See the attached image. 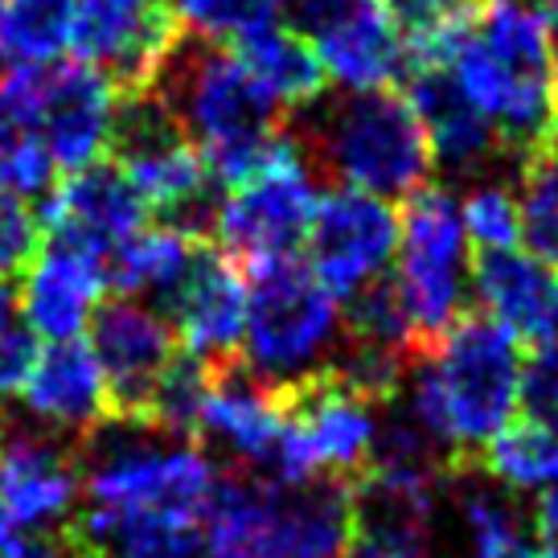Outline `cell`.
<instances>
[{
	"mask_svg": "<svg viewBox=\"0 0 558 558\" xmlns=\"http://www.w3.org/2000/svg\"><path fill=\"white\" fill-rule=\"evenodd\" d=\"M415 53L464 90L497 132L501 153L530 160L558 144L555 21L538 4L488 0V9Z\"/></svg>",
	"mask_w": 558,
	"mask_h": 558,
	"instance_id": "1",
	"label": "cell"
},
{
	"mask_svg": "<svg viewBox=\"0 0 558 558\" xmlns=\"http://www.w3.org/2000/svg\"><path fill=\"white\" fill-rule=\"evenodd\" d=\"M522 341L488 316H460L418 353L399 407L448 464H469L506 427L522 395Z\"/></svg>",
	"mask_w": 558,
	"mask_h": 558,
	"instance_id": "2",
	"label": "cell"
},
{
	"mask_svg": "<svg viewBox=\"0 0 558 558\" xmlns=\"http://www.w3.org/2000/svg\"><path fill=\"white\" fill-rule=\"evenodd\" d=\"M148 90L197 144L214 181L222 185L251 173L283 140V111L271 104V95L230 46L193 41L190 50H177Z\"/></svg>",
	"mask_w": 558,
	"mask_h": 558,
	"instance_id": "3",
	"label": "cell"
},
{
	"mask_svg": "<svg viewBox=\"0 0 558 558\" xmlns=\"http://www.w3.org/2000/svg\"><path fill=\"white\" fill-rule=\"evenodd\" d=\"M349 538V481L279 485L246 472H222L206 509L214 558H341Z\"/></svg>",
	"mask_w": 558,
	"mask_h": 558,
	"instance_id": "4",
	"label": "cell"
},
{
	"mask_svg": "<svg viewBox=\"0 0 558 558\" xmlns=\"http://www.w3.org/2000/svg\"><path fill=\"white\" fill-rule=\"evenodd\" d=\"M300 144L320 173L345 190H362L386 202H402L432 185L436 160L407 95L362 90L316 99L304 111Z\"/></svg>",
	"mask_w": 558,
	"mask_h": 558,
	"instance_id": "5",
	"label": "cell"
},
{
	"mask_svg": "<svg viewBox=\"0 0 558 558\" xmlns=\"http://www.w3.org/2000/svg\"><path fill=\"white\" fill-rule=\"evenodd\" d=\"M345 345V308L329 288L316 279L308 263L292 259L259 263L246 296V329L239 366L276 386L296 390L329 374Z\"/></svg>",
	"mask_w": 558,
	"mask_h": 558,
	"instance_id": "6",
	"label": "cell"
},
{
	"mask_svg": "<svg viewBox=\"0 0 558 558\" xmlns=\"http://www.w3.org/2000/svg\"><path fill=\"white\" fill-rule=\"evenodd\" d=\"M320 193L308 148L300 136H283L251 173L222 185L209 202L206 218L218 251L251 267L292 259L308 243Z\"/></svg>",
	"mask_w": 558,
	"mask_h": 558,
	"instance_id": "7",
	"label": "cell"
},
{
	"mask_svg": "<svg viewBox=\"0 0 558 558\" xmlns=\"http://www.w3.org/2000/svg\"><path fill=\"white\" fill-rule=\"evenodd\" d=\"M390 283L423 349L464 316V304L472 300V243L460 218V197L452 190L423 185L407 197Z\"/></svg>",
	"mask_w": 558,
	"mask_h": 558,
	"instance_id": "8",
	"label": "cell"
},
{
	"mask_svg": "<svg viewBox=\"0 0 558 558\" xmlns=\"http://www.w3.org/2000/svg\"><path fill=\"white\" fill-rule=\"evenodd\" d=\"M383 402L357 395L337 374H320L313 383L288 390V427L279 444V485L304 481H357L374 464Z\"/></svg>",
	"mask_w": 558,
	"mask_h": 558,
	"instance_id": "9",
	"label": "cell"
},
{
	"mask_svg": "<svg viewBox=\"0 0 558 558\" xmlns=\"http://www.w3.org/2000/svg\"><path fill=\"white\" fill-rule=\"evenodd\" d=\"M296 29L337 95L395 90L415 66V41L383 0H296Z\"/></svg>",
	"mask_w": 558,
	"mask_h": 558,
	"instance_id": "10",
	"label": "cell"
},
{
	"mask_svg": "<svg viewBox=\"0 0 558 558\" xmlns=\"http://www.w3.org/2000/svg\"><path fill=\"white\" fill-rule=\"evenodd\" d=\"M116 165L136 185L140 202L157 209L165 222L190 227L197 214H209L214 173L197 153V144L177 128L153 90H136L123 104Z\"/></svg>",
	"mask_w": 558,
	"mask_h": 558,
	"instance_id": "11",
	"label": "cell"
},
{
	"mask_svg": "<svg viewBox=\"0 0 558 558\" xmlns=\"http://www.w3.org/2000/svg\"><path fill=\"white\" fill-rule=\"evenodd\" d=\"M308 267L337 300H349L390 276L399 255V209L386 197L332 185L320 193L308 230Z\"/></svg>",
	"mask_w": 558,
	"mask_h": 558,
	"instance_id": "12",
	"label": "cell"
},
{
	"mask_svg": "<svg viewBox=\"0 0 558 558\" xmlns=\"http://www.w3.org/2000/svg\"><path fill=\"white\" fill-rule=\"evenodd\" d=\"M90 349L99 357L111 390V418L144 427L148 402L157 395L160 378L177 362V332L165 308L136 296L104 300L90 320Z\"/></svg>",
	"mask_w": 558,
	"mask_h": 558,
	"instance_id": "13",
	"label": "cell"
},
{
	"mask_svg": "<svg viewBox=\"0 0 558 558\" xmlns=\"http://www.w3.org/2000/svg\"><path fill=\"white\" fill-rule=\"evenodd\" d=\"M177 53L169 0H74L70 58L128 90H148Z\"/></svg>",
	"mask_w": 558,
	"mask_h": 558,
	"instance_id": "14",
	"label": "cell"
},
{
	"mask_svg": "<svg viewBox=\"0 0 558 558\" xmlns=\"http://www.w3.org/2000/svg\"><path fill=\"white\" fill-rule=\"evenodd\" d=\"M120 83L78 58L37 70V116L58 173L99 165L116 153L123 99Z\"/></svg>",
	"mask_w": 558,
	"mask_h": 558,
	"instance_id": "15",
	"label": "cell"
},
{
	"mask_svg": "<svg viewBox=\"0 0 558 558\" xmlns=\"http://www.w3.org/2000/svg\"><path fill=\"white\" fill-rule=\"evenodd\" d=\"M288 427V395L251 378L239 362L209 369V386L193 418V444L227 456L234 472L276 476L279 444Z\"/></svg>",
	"mask_w": 558,
	"mask_h": 558,
	"instance_id": "16",
	"label": "cell"
},
{
	"mask_svg": "<svg viewBox=\"0 0 558 558\" xmlns=\"http://www.w3.org/2000/svg\"><path fill=\"white\" fill-rule=\"evenodd\" d=\"M83 501V464L66 439L21 432L0 448V534H62Z\"/></svg>",
	"mask_w": 558,
	"mask_h": 558,
	"instance_id": "17",
	"label": "cell"
},
{
	"mask_svg": "<svg viewBox=\"0 0 558 558\" xmlns=\"http://www.w3.org/2000/svg\"><path fill=\"white\" fill-rule=\"evenodd\" d=\"M246 296H251V279L243 276L239 259H230L227 251L197 246L190 271L165 304L181 353L214 369L234 366L243 349Z\"/></svg>",
	"mask_w": 558,
	"mask_h": 558,
	"instance_id": "18",
	"label": "cell"
},
{
	"mask_svg": "<svg viewBox=\"0 0 558 558\" xmlns=\"http://www.w3.org/2000/svg\"><path fill=\"white\" fill-rule=\"evenodd\" d=\"M41 227L53 243L87 251L95 259H111L140 227H148V206L120 165L99 160L87 169L62 173L46 193Z\"/></svg>",
	"mask_w": 558,
	"mask_h": 558,
	"instance_id": "19",
	"label": "cell"
},
{
	"mask_svg": "<svg viewBox=\"0 0 558 558\" xmlns=\"http://www.w3.org/2000/svg\"><path fill=\"white\" fill-rule=\"evenodd\" d=\"M25 415L37 423V432L78 444L111 423V390L107 374L95 357L90 341H46L37 345L34 366L17 390Z\"/></svg>",
	"mask_w": 558,
	"mask_h": 558,
	"instance_id": "20",
	"label": "cell"
},
{
	"mask_svg": "<svg viewBox=\"0 0 558 558\" xmlns=\"http://www.w3.org/2000/svg\"><path fill=\"white\" fill-rule=\"evenodd\" d=\"M107 300V267L87 251L46 243L21 267L17 316L41 341H74L90 329Z\"/></svg>",
	"mask_w": 558,
	"mask_h": 558,
	"instance_id": "21",
	"label": "cell"
},
{
	"mask_svg": "<svg viewBox=\"0 0 558 558\" xmlns=\"http://www.w3.org/2000/svg\"><path fill=\"white\" fill-rule=\"evenodd\" d=\"M407 104L427 136L436 169L464 181L493 173V160L501 157V140L436 62H423L407 74Z\"/></svg>",
	"mask_w": 558,
	"mask_h": 558,
	"instance_id": "22",
	"label": "cell"
},
{
	"mask_svg": "<svg viewBox=\"0 0 558 558\" xmlns=\"http://www.w3.org/2000/svg\"><path fill=\"white\" fill-rule=\"evenodd\" d=\"M472 300L481 316L518 341H550L558 313V271L525 246L481 251L472 263Z\"/></svg>",
	"mask_w": 558,
	"mask_h": 558,
	"instance_id": "23",
	"label": "cell"
},
{
	"mask_svg": "<svg viewBox=\"0 0 558 558\" xmlns=\"http://www.w3.org/2000/svg\"><path fill=\"white\" fill-rule=\"evenodd\" d=\"M58 181L41 116H37V70L9 66L0 74V193L34 202Z\"/></svg>",
	"mask_w": 558,
	"mask_h": 558,
	"instance_id": "24",
	"label": "cell"
},
{
	"mask_svg": "<svg viewBox=\"0 0 558 558\" xmlns=\"http://www.w3.org/2000/svg\"><path fill=\"white\" fill-rule=\"evenodd\" d=\"M197 243H193L190 227L181 222H160V227H140L128 243L104 263L107 288H116L120 296H136L165 308L177 283L185 279Z\"/></svg>",
	"mask_w": 558,
	"mask_h": 558,
	"instance_id": "25",
	"label": "cell"
},
{
	"mask_svg": "<svg viewBox=\"0 0 558 558\" xmlns=\"http://www.w3.org/2000/svg\"><path fill=\"white\" fill-rule=\"evenodd\" d=\"M234 50L279 111H308L325 95V70L296 25L276 21L259 34L243 37Z\"/></svg>",
	"mask_w": 558,
	"mask_h": 558,
	"instance_id": "26",
	"label": "cell"
},
{
	"mask_svg": "<svg viewBox=\"0 0 558 558\" xmlns=\"http://www.w3.org/2000/svg\"><path fill=\"white\" fill-rule=\"evenodd\" d=\"M476 460L488 481L513 497H542L558 488V427L530 415L509 418Z\"/></svg>",
	"mask_w": 558,
	"mask_h": 558,
	"instance_id": "27",
	"label": "cell"
},
{
	"mask_svg": "<svg viewBox=\"0 0 558 558\" xmlns=\"http://www.w3.org/2000/svg\"><path fill=\"white\" fill-rule=\"evenodd\" d=\"M74 0H0V62L41 70L70 53Z\"/></svg>",
	"mask_w": 558,
	"mask_h": 558,
	"instance_id": "28",
	"label": "cell"
},
{
	"mask_svg": "<svg viewBox=\"0 0 558 558\" xmlns=\"http://www.w3.org/2000/svg\"><path fill=\"white\" fill-rule=\"evenodd\" d=\"M341 308H345L349 345L378 349V353H390V357H402V362H415L423 353V341H418L415 325L402 308L390 276L378 279L366 292H357V296L341 300Z\"/></svg>",
	"mask_w": 558,
	"mask_h": 558,
	"instance_id": "29",
	"label": "cell"
},
{
	"mask_svg": "<svg viewBox=\"0 0 558 558\" xmlns=\"http://www.w3.org/2000/svg\"><path fill=\"white\" fill-rule=\"evenodd\" d=\"M169 13L177 34L202 46H239L243 37L283 21L288 0H169Z\"/></svg>",
	"mask_w": 558,
	"mask_h": 558,
	"instance_id": "30",
	"label": "cell"
},
{
	"mask_svg": "<svg viewBox=\"0 0 558 558\" xmlns=\"http://www.w3.org/2000/svg\"><path fill=\"white\" fill-rule=\"evenodd\" d=\"M460 197V218L469 230V243L476 251H506L522 246V202H518V181L501 173L472 177Z\"/></svg>",
	"mask_w": 558,
	"mask_h": 558,
	"instance_id": "31",
	"label": "cell"
},
{
	"mask_svg": "<svg viewBox=\"0 0 558 558\" xmlns=\"http://www.w3.org/2000/svg\"><path fill=\"white\" fill-rule=\"evenodd\" d=\"M522 202V246L558 271V144L525 160L518 173Z\"/></svg>",
	"mask_w": 558,
	"mask_h": 558,
	"instance_id": "32",
	"label": "cell"
},
{
	"mask_svg": "<svg viewBox=\"0 0 558 558\" xmlns=\"http://www.w3.org/2000/svg\"><path fill=\"white\" fill-rule=\"evenodd\" d=\"M41 246V218L25 197L0 193V279L21 276V267Z\"/></svg>",
	"mask_w": 558,
	"mask_h": 558,
	"instance_id": "33",
	"label": "cell"
},
{
	"mask_svg": "<svg viewBox=\"0 0 558 558\" xmlns=\"http://www.w3.org/2000/svg\"><path fill=\"white\" fill-rule=\"evenodd\" d=\"M395 13L407 37L415 41V50H423L427 41L452 34L460 21L472 17V0H383Z\"/></svg>",
	"mask_w": 558,
	"mask_h": 558,
	"instance_id": "34",
	"label": "cell"
},
{
	"mask_svg": "<svg viewBox=\"0 0 558 558\" xmlns=\"http://www.w3.org/2000/svg\"><path fill=\"white\" fill-rule=\"evenodd\" d=\"M518 407H525L530 418H542V423L558 427V341H538L534 353L522 362Z\"/></svg>",
	"mask_w": 558,
	"mask_h": 558,
	"instance_id": "35",
	"label": "cell"
},
{
	"mask_svg": "<svg viewBox=\"0 0 558 558\" xmlns=\"http://www.w3.org/2000/svg\"><path fill=\"white\" fill-rule=\"evenodd\" d=\"M0 558H87L70 534H0Z\"/></svg>",
	"mask_w": 558,
	"mask_h": 558,
	"instance_id": "36",
	"label": "cell"
},
{
	"mask_svg": "<svg viewBox=\"0 0 558 558\" xmlns=\"http://www.w3.org/2000/svg\"><path fill=\"white\" fill-rule=\"evenodd\" d=\"M530 530H534V546H538V550L558 555V488H550V493L538 497V509H534Z\"/></svg>",
	"mask_w": 558,
	"mask_h": 558,
	"instance_id": "37",
	"label": "cell"
},
{
	"mask_svg": "<svg viewBox=\"0 0 558 558\" xmlns=\"http://www.w3.org/2000/svg\"><path fill=\"white\" fill-rule=\"evenodd\" d=\"M17 320H21V316H17V292H13V288L0 279V332L13 329Z\"/></svg>",
	"mask_w": 558,
	"mask_h": 558,
	"instance_id": "38",
	"label": "cell"
},
{
	"mask_svg": "<svg viewBox=\"0 0 558 558\" xmlns=\"http://www.w3.org/2000/svg\"><path fill=\"white\" fill-rule=\"evenodd\" d=\"M538 9L546 13L550 21H558V0H538Z\"/></svg>",
	"mask_w": 558,
	"mask_h": 558,
	"instance_id": "39",
	"label": "cell"
},
{
	"mask_svg": "<svg viewBox=\"0 0 558 558\" xmlns=\"http://www.w3.org/2000/svg\"><path fill=\"white\" fill-rule=\"evenodd\" d=\"M555 62H558V21H555Z\"/></svg>",
	"mask_w": 558,
	"mask_h": 558,
	"instance_id": "40",
	"label": "cell"
},
{
	"mask_svg": "<svg viewBox=\"0 0 558 558\" xmlns=\"http://www.w3.org/2000/svg\"><path fill=\"white\" fill-rule=\"evenodd\" d=\"M4 439H9V436H4V423H0V448H4Z\"/></svg>",
	"mask_w": 558,
	"mask_h": 558,
	"instance_id": "41",
	"label": "cell"
}]
</instances>
